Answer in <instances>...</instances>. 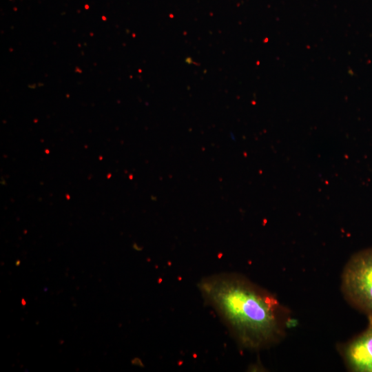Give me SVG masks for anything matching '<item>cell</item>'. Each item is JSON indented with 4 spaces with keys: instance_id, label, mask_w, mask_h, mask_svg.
<instances>
[{
    "instance_id": "cell-2",
    "label": "cell",
    "mask_w": 372,
    "mask_h": 372,
    "mask_svg": "<svg viewBox=\"0 0 372 372\" xmlns=\"http://www.w3.org/2000/svg\"><path fill=\"white\" fill-rule=\"evenodd\" d=\"M342 291L349 304L372 319V248L355 254L348 261Z\"/></svg>"
},
{
    "instance_id": "cell-3",
    "label": "cell",
    "mask_w": 372,
    "mask_h": 372,
    "mask_svg": "<svg viewBox=\"0 0 372 372\" xmlns=\"http://www.w3.org/2000/svg\"><path fill=\"white\" fill-rule=\"evenodd\" d=\"M367 328L340 348L347 368L354 372H372V319Z\"/></svg>"
},
{
    "instance_id": "cell-1",
    "label": "cell",
    "mask_w": 372,
    "mask_h": 372,
    "mask_svg": "<svg viewBox=\"0 0 372 372\" xmlns=\"http://www.w3.org/2000/svg\"><path fill=\"white\" fill-rule=\"evenodd\" d=\"M198 288L242 347L262 349L283 336L286 309L272 293L246 277L232 272L216 273L203 278Z\"/></svg>"
}]
</instances>
